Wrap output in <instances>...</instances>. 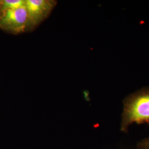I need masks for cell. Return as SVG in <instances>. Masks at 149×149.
Instances as JSON below:
<instances>
[{"mask_svg": "<svg viewBox=\"0 0 149 149\" xmlns=\"http://www.w3.org/2000/svg\"><path fill=\"white\" fill-rule=\"evenodd\" d=\"M120 129L127 133L134 123L149 125V87L143 88L127 96L123 101Z\"/></svg>", "mask_w": 149, "mask_h": 149, "instance_id": "6da1fadb", "label": "cell"}, {"mask_svg": "<svg viewBox=\"0 0 149 149\" xmlns=\"http://www.w3.org/2000/svg\"><path fill=\"white\" fill-rule=\"evenodd\" d=\"M0 29L13 34L29 31L28 17L24 5L0 13Z\"/></svg>", "mask_w": 149, "mask_h": 149, "instance_id": "7a4b0ae2", "label": "cell"}, {"mask_svg": "<svg viewBox=\"0 0 149 149\" xmlns=\"http://www.w3.org/2000/svg\"><path fill=\"white\" fill-rule=\"evenodd\" d=\"M57 1L54 0H24L27 10L29 31H32L50 15Z\"/></svg>", "mask_w": 149, "mask_h": 149, "instance_id": "3957f363", "label": "cell"}, {"mask_svg": "<svg viewBox=\"0 0 149 149\" xmlns=\"http://www.w3.org/2000/svg\"><path fill=\"white\" fill-rule=\"evenodd\" d=\"M24 5V0H0V13Z\"/></svg>", "mask_w": 149, "mask_h": 149, "instance_id": "277c9868", "label": "cell"}, {"mask_svg": "<svg viewBox=\"0 0 149 149\" xmlns=\"http://www.w3.org/2000/svg\"><path fill=\"white\" fill-rule=\"evenodd\" d=\"M138 149H149V136L140 140L137 144Z\"/></svg>", "mask_w": 149, "mask_h": 149, "instance_id": "5b68a950", "label": "cell"}]
</instances>
